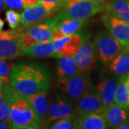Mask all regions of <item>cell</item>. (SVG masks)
I'll use <instances>...</instances> for the list:
<instances>
[{
	"label": "cell",
	"mask_w": 129,
	"mask_h": 129,
	"mask_svg": "<svg viewBox=\"0 0 129 129\" xmlns=\"http://www.w3.org/2000/svg\"><path fill=\"white\" fill-rule=\"evenodd\" d=\"M9 83L19 94L29 96L49 90L52 85V75L43 64L19 63L12 69Z\"/></svg>",
	"instance_id": "1"
},
{
	"label": "cell",
	"mask_w": 129,
	"mask_h": 129,
	"mask_svg": "<svg viewBox=\"0 0 129 129\" xmlns=\"http://www.w3.org/2000/svg\"><path fill=\"white\" fill-rule=\"evenodd\" d=\"M107 5L90 0H69L53 18L47 19L53 29L61 21L67 19H88L105 10ZM53 29V30H54Z\"/></svg>",
	"instance_id": "2"
},
{
	"label": "cell",
	"mask_w": 129,
	"mask_h": 129,
	"mask_svg": "<svg viewBox=\"0 0 129 129\" xmlns=\"http://www.w3.org/2000/svg\"><path fill=\"white\" fill-rule=\"evenodd\" d=\"M12 128H43L41 120L32 108L28 96L17 95L12 103L10 112Z\"/></svg>",
	"instance_id": "3"
},
{
	"label": "cell",
	"mask_w": 129,
	"mask_h": 129,
	"mask_svg": "<svg viewBox=\"0 0 129 129\" xmlns=\"http://www.w3.org/2000/svg\"><path fill=\"white\" fill-rule=\"evenodd\" d=\"M55 86L60 92L59 95L73 103H76L91 87V85L88 73L80 72L68 78L57 79Z\"/></svg>",
	"instance_id": "4"
},
{
	"label": "cell",
	"mask_w": 129,
	"mask_h": 129,
	"mask_svg": "<svg viewBox=\"0 0 129 129\" xmlns=\"http://www.w3.org/2000/svg\"><path fill=\"white\" fill-rule=\"evenodd\" d=\"M23 32L18 27L0 32V59H14L21 55L24 48L21 42Z\"/></svg>",
	"instance_id": "5"
},
{
	"label": "cell",
	"mask_w": 129,
	"mask_h": 129,
	"mask_svg": "<svg viewBox=\"0 0 129 129\" xmlns=\"http://www.w3.org/2000/svg\"><path fill=\"white\" fill-rule=\"evenodd\" d=\"M94 42L99 58L104 64L112 61L124 48L110 32L106 31L98 33Z\"/></svg>",
	"instance_id": "6"
},
{
	"label": "cell",
	"mask_w": 129,
	"mask_h": 129,
	"mask_svg": "<svg viewBox=\"0 0 129 129\" xmlns=\"http://www.w3.org/2000/svg\"><path fill=\"white\" fill-rule=\"evenodd\" d=\"M74 103L66 99L65 98L57 94L56 97L51 101L49 106L48 112L45 120V128H48L52 122L56 120L72 117L74 118H79L75 105Z\"/></svg>",
	"instance_id": "7"
},
{
	"label": "cell",
	"mask_w": 129,
	"mask_h": 129,
	"mask_svg": "<svg viewBox=\"0 0 129 129\" xmlns=\"http://www.w3.org/2000/svg\"><path fill=\"white\" fill-rule=\"evenodd\" d=\"M106 106L92 86L75 103L78 118L90 113H103Z\"/></svg>",
	"instance_id": "8"
},
{
	"label": "cell",
	"mask_w": 129,
	"mask_h": 129,
	"mask_svg": "<svg viewBox=\"0 0 129 129\" xmlns=\"http://www.w3.org/2000/svg\"><path fill=\"white\" fill-rule=\"evenodd\" d=\"M96 47L94 42L85 41L79 48L76 53L72 56L80 72L89 73L95 64Z\"/></svg>",
	"instance_id": "9"
},
{
	"label": "cell",
	"mask_w": 129,
	"mask_h": 129,
	"mask_svg": "<svg viewBox=\"0 0 129 129\" xmlns=\"http://www.w3.org/2000/svg\"><path fill=\"white\" fill-rule=\"evenodd\" d=\"M86 41V37L80 33L73 34L53 40L56 57H72L76 53L80 46Z\"/></svg>",
	"instance_id": "10"
},
{
	"label": "cell",
	"mask_w": 129,
	"mask_h": 129,
	"mask_svg": "<svg viewBox=\"0 0 129 129\" xmlns=\"http://www.w3.org/2000/svg\"><path fill=\"white\" fill-rule=\"evenodd\" d=\"M104 25L122 45L129 46V23L123 19L104 14L102 17Z\"/></svg>",
	"instance_id": "11"
},
{
	"label": "cell",
	"mask_w": 129,
	"mask_h": 129,
	"mask_svg": "<svg viewBox=\"0 0 129 129\" xmlns=\"http://www.w3.org/2000/svg\"><path fill=\"white\" fill-rule=\"evenodd\" d=\"M50 17L46 9L39 3L34 7L24 9L18 28L24 32L32 26L45 21Z\"/></svg>",
	"instance_id": "12"
},
{
	"label": "cell",
	"mask_w": 129,
	"mask_h": 129,
	"mask_svg": "<svg viewBox=\"0 0 129 129\" xmlns=\"http://www.w3.org/2000/svg\"><path fill=\"white\" fill-rule=\"evenodd\" d=\"M125 109L115 103L105 107L102 114L110 128H118L119 126L128 122L129 112Z\"/></svg>",
	"instance_id": "13"
},
{
	"label": "cell",
	"mask_w": 129,
	"mask_h": 129,
	"mask_svg": "<svg viewBox=\"0 0 129 129\" xmlns=\"http://www.w3.org/2000/svg\"><path fill=\"white\" fill-rule=\"evenodd\" d=\"M20 56L32 57H56L53 40L38 42L29 47L23 48Z\"/></svg>",
	"instance_id": "14"
},
{
	"label": "cell",
	"mask_w": 129,
	"mask_h": 129,
	"mask_svg": "<svg viewBox=\"0 0 129 129\" xmlns=\"http://www.w3.org/2000/svg\"><path fill=\"white\" fill-rule=\"evenodd\" d=\"M117 85L118 82L111 78L103 79L96 85L95 90L106 106H110L114 103Z\"/></svg>",
	"instance_id": "15"
},
{
	"label": "cell",
	"mask_w": 129,
	"mask_h": 129,
	"mask_svg": "<svg viewBox=\"0 0 129 129\" xmlns=\"http://www.w3.org/2000/svg\"><path fill=\"white\" fill-rule=\"evenodd\" d=\"M49 92L44 90L28 96L32 108L41 120L44 128H45V120L49 108Z\"/></svg>",
	"instance_id": "16"
},
{
	"label": "cell",
	"mask_w": 129,
	"mask_h": 129,
	"mask_svg": "<svg viewBox=\"0 0 129 129\" xmlns=\"http://www.w3.org/2000/svg\"><path fill=\"white\" fill-rule=\"evenodd\" d=\"M53 27L47 19L43 23L34 25L27 29L24 32L31 35L36 43L45 41H52V31Z\"/></svg>",
	"instance_id": "17"
},
{
	"label": "cell",
	"mask_w": 129,
	"mask_h": 129,
	"mask_svg": "<svg viewBox=\"0 0 129 129\" xmlns=\"http://www.w3.org/2000/svg\"><path fill=\"white\" fill-rule=\"evenodd\" d=\"M57 59L56 66V77L57 79L68 78L80 73L72 57H61Z\"/></svg>",
	"instance_id": "18"
},
{
	"label": "cell",
	"mask_w": 129,
	"mask_h": 129,
	"mask_svg": "<svg viewBox=\"0 0 129 129\" xmlns=\"http://www.w3.org/2000/svg\"><path fill=\"white\" fill-rule=\"evenodd\" d=\"M105 14L123 19L129 23V0H113L108 4Z\"/></svg>",
	"instance_id": "19"
},
{
	"label": "cell",
	"mask_w": 129,
	"mask_h": 129,
	"mask_svg": "<svg viewBox=\"0 0 129 129\" xmlns=\"http://www.w3.org/2000/svg\"><path fill=\"white\" fill-rule=\"evenodd\" d=\"M78 121L83 129L109 128L104 116L101 113H93L80 117Z\"/></svg>",
	"instance_id": "20"
},
{
	"label": "cell",
	"mask_w": 129,
	"mask_h": 129,
	"mask_svg": "<svg viewBox=\"0 0 129 129\" xmlns=\"http://www.w3.org/2000/svg\"><path fill=\"white\" fill-rule=\"evenodd\" d=\"M109 69L115 75L123 76L129 73V55L124 48L111 61Z\"/></svg>",
	"instance_id": "21"
},
{
	"label": "cell",
	"mask_w": 129,
	"mask_h": 129,
	"mask_svg": "<svg viewBox=\"0 0 129 129\" xmlns=\"http://www.w3.org/2000/svg\"><path fill=\"white\" fill-rule=\"evenodd\" d=\"M86 22L87 19H67L59 22L55 29L58 28L65 37L79 33L80 28Z\"/></svg>",
	"instance_id": "22"
},
{
	"label": "cell",
	"mask_w": 129,
	"mask_h": 129,
	"mask_svg": "<svg viewBox=\"0 0 129 129\" xmlns=\"http://www.w3.org/2000/svg\"><path fill=\"white\" fill-rule=\"evenodd\" d=\"M114 102L116 105L127 109L129 106V90L121 77L118 82Z\"/></svg>",
	"instance_id": "23"
},
{
	"label": "cell",
	"mask_w": 129,
	"mask_h": 129,
	"mask_svg": "<svg viewBox=\"0 0 129 129\" xmlns=\"http://www.w3.org/2000/svg\"><path fill=\"white\" fill-rule=\"evenodd\" d=\"M17 95L18 92H15L0 103V121H10L11 108Z\"/></svg>",
	"instance_id": "24"
},
{
	"label": "cell",
	"mask_w": 129,
	"mask_h": 129,
	"mask_svg": "<svg viewBox=\"0 0 129 129\" xmlns=\"http://www.w3.org/2000/svg\"><path fill=\"white\" fill-rule=\"evenodd\" d=\"M68 2V0H40L39 3L41 4L46 9L50 15L52 16L60 11Z\"/></svg>",
	"instance_id": "25"
},
{
	"label": "cell",
	"mask_w": 129,
	"mask_h": 129,
	"mask_svg": "<svg viewBox=\"0 0 129 129\" xmlns=\"http://www.w3.org/2000/svg\"><path fill=\"white\" fill-rule=\"evenodd\" d=\"M6 21L11 29H16L19 26L22 19V14L14 9H9L5 13Z\"/></svg>",
	"instance_id": "26"
},
{
	"label": "cell",
	"mask_w": 129,
	"mask_h": 129,
	"mask_svg": "<svg viewBox=\"0 0 129 129\" xmlns=\"http://www.w3.org/2000/svg\"><path fill=\"white\" fill-rule=\"evenodd\" d=\"M76 118L72 117L65 118L55 121L53 123L50 124L49 128L52 129H71L74 128V123Z\"/></svg>",
	"instance_id": "27"
},
{
	"label": "cell",
	"mask_w": 129,
	"mask_h": 129,
	"mask_svg": "<svg viewBox=\"0 0 129 129\" xmlns=\"http://www.w3.org/2000/svg\"><path fill=\"white\" fill-rule=\"evenodd\" d=\"M16 90L12 86L10 83H6L0 87V103L4 101L7 98L13 95Z\"/></svg>",
	"instance_id": "28"
},
{
	"label": "cell",
	"mask_w": 129,
	"mask_h": 129,
	"mask_svg": "<svg viewBox=\"0 0 129 129\" xmlns=\"http://www.w3.org/2000/svg\"><path fill=\"white\" fill-rule=\"evenodd\" d=\"M14 65L13 62H9L7 60L0 59V75L9 76Z\"/></svg>",
	"instance_id": "29"
},
{
	"label": "cell",
	"mask_w": 129,
	"mask_h": 129,
	"mask_svg": "<svg viewBox=\"0 0 129 129\" xmlns=\"http://www.w3.org/2000/svg\"><path fill=\"white\" fill-rule=\"evenodd\" d=\"M7 6L13 9L21 10L24 8L22 0H4Z\"/></svg>",
	"instance_id": "30"
},
{
	"label": "cell",
	"mask_w": 129,
	"mask_h": 129,
	"mask_svg": "<svg viewBox=\"0 0 129 129\" xmlns=\"http://www.w3.org/2000/svg\"><path fill=\"white\" fill-rule=\"evenodd\" d=\"M22 2H23L24 8L26 9L38 5L40 0H22Z\"/></svg>",
	"instance_id": "31"
},
{
	"label": "cell",
	"mask_w": 129,
	"mask_h": 129,
	"mask_svg": "<svg viewBox=\"0 0 129 129\" xmlns=\"http://www.w3.org/2000/svg\"><path fill=\"white\" fill-rule=\"evenodd\" d=\"M12 128L11 121H0V129Z\"/></svg>",
	"instance_id": "32"
},
{
	"label": "cell",
	"mask_w": 129,
	"mask_h": 129,
	"mask_svg": "<svg viewBox=\"0 0 129 129\" xmlns=\"http://www.w3.org/2000/svg\"><path fill=\"white\" fill-rule=\"evenodd\" d=\"M9 83V76H1L0 75V87L6 83Z\"/></svg>",
	"instance_id": "33"
},
{
	"label": "cell",
	"mask_w": 129,
	"mask_h": 129,
	"mask_svg": "<svg viewBox=\"0 0 129 129\" xmlns=\"http://www.w3.org/2000/svg\"><path fill=\"white\" fill-rule=\"evenodd\" d=\"M123 79L125 83L127 86V88H128L129 90V73L127 75H123V76H120Z\"/></svg>",
	"instance_id": "34"
},
{
	"label": "cell",
	"mask_w": 129,
	"mask_h": 129,
	"mask_svg": "<svg viewBox=\"0 0 129 129\" xmlns=\"http://www.w3.org/2000/svg\"><path fill=\"white\" fill-rule=\"evenodd\" d=\"M6 8V4L5 3L4 0H0V12Z\"/></svg>",
	"instance_id": "35"
},
{
	"label": "cell",
	"mask_w": 129,
	"mask_h": 129,
	"mask_svg": "<svg viewBox=\"0 0 129 129\" xmlns=\"http://www.w3.org/2000/svg\"><path fill=\"white\" fill-rule=\"evenodd\" d=\"M118 128L119 129H129V121L128 123H125V124L122 125H120L119 126Z\"/></svg>",
	"instance_id": "36"
},
{
	"label": "cell",
	"mask_w": 129,
	"mask_h": 129,
	"mask_svg": "<svg viewBox=\"0 0 129 129\" xmlns=\"http://www.w3.org/2000/svg\"><path fill=\"white\" fill-rule=\"evenodd\" d=\"M4 26H5V22H4V20L0 18V32L2 30Z\"/></svg>",
	"instance_id": "37"
},
{
	"label": "cell",
	"mask_w": 129,
	"mask_h": 129,
	"mask_svg": "<svg viewBox=\"0 0 129 129\" xmlns=\"http://www.w3.org/2000/svg\"><path fill=\"white\" fill-rule=\"evenodd\" d=\"M90 1H93V2H104L107 0H90Z\"/></svg>",
	"instance_id": "38"
},
{
	"label": "cell",
	"mask_w": 129,
	"mask_h": 129,
	"mask_svg": "<svg viewBox=\"0 0 129 129\" xmlns=\"http://www.w3.org/2000/svg\"><path fill=\"white\" fill-rule=\"evenodd\" d=\"M125 50H126V52H128V55H129V46L125 47Z\"/></svg>",
	"instance_id": "39"
},
{
	"label": "cell",
	"mask_w": 129,
	"mask_h": 129,
	"mask_svg": "<svg viewBox=\"0 0 129 129\" xmlns=\"http://www.w3.org/2000/svg\"><path fill=\"white\" fill-rule=\"evenodd\" d=\"M127 110H128V112H129V106H128V108H127Z\"/></svg>",
	"instance_id": "40"
},
{
	"label": "cell",
	"mask_w": 129,
	"mask_h": 129,
	"mask_svg": "<svg viewBox=\"0 0 129 129\" xmlns=\"http://www.w3.org/2000/svg\"><path fill=\"white\" fill-rule=\"evenodd\" d=\"M68 1H69V0H68Z\"/></svg>",
	"instance_id": "41"
}]
</instances>
